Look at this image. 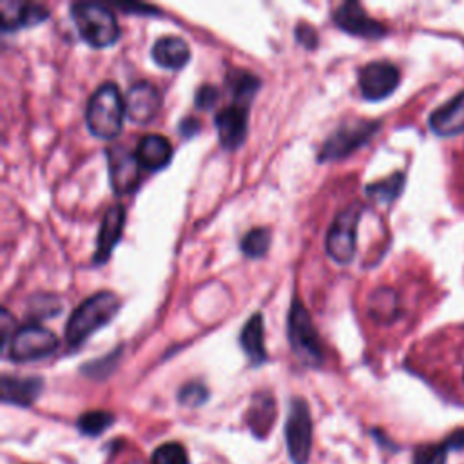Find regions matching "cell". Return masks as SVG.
Segmentation results:
<instances>
[{
	"label": "cell",
	"instance_id": "1",
	"mask_svg": "<svg viewBox=\"0 0 464 464\" xmlns=\"http://www.w3.org/2000/svg\"><path fill=\"white\" fill-rule=\"evenodd\" d=\"M120 308V299L111 290H100L83 299L65 323V341L69 346H78L94 330L107 324Z\"/></svg>",
	"mask_w": 464,
	"mask_h": 464
},
{
	"label": "cell",
	"instance_id": "2",
	"mask_svg": "<svg viewBox=\"0 0 464 464\" xmlns=\"http://www.w3.org/2000/svg\"><path fill=\"white\" fill-rule=\"evenodd\" d=\"M125 116V100L121 98L118 85L112 82L100 83L89 96L85 107V123L92 136L102 140L114 138Z\"/></svg>",
	"mask_w": 464,
	"mask_h": 464
},
{
	"label": "cell",
	"instance_id": "3",
	"mask_svg": "<svg viewBox=\"0 0 464 464\" xmlns=\"http://www.w3.org/2000/svg\"><path fill=\"white\" fill-rule=\"evenodd\" d=\"M69 13L80 38L89 45L107 47L118 40V22L107 5L96 2H74L69 7Z\"/></svg>",
	"mask_w": 464,
	"mask_h": 464
},
{
	"label": "cell",
	"instance_id": "4",
	"mask_svg": "<svg viewBox=\"0 0 464 464\" xmlns=\"http://www.w3.org/2000/svg\"><path fill=\"white\" fill-rule=\"evenodd\" d=\"M286 332L288 343L303 364L319 366L323 362V346L317 330L312 323L308 310L297 297H294L288 310Z\"/></svg>",
	"mask_w": 464,
	"mask_h": 464
},
{
	"label": "cell",
	"instance_id": "5",
	"mask_svg": "<svg viewBox=\"0 0 464 464\" xmlns=\"http://www.w3.org/2000/svg\"><path fill=\"white\" fill-rule=\"evenodd\" d=\"M379 129V121L375 120H362V118H350L343 121L330 136L323 141L321 150L317 154L319 161L328 160H343L352 154L355 149L364 145Z\"/></svg>",
	"mask_w": 464,
	"mask_h": 464
},
{
	"label": "cell",
	"instance_id": "6",
	"mask_svg": "<svg viewBox=\"0 0 464 464\" xmlns=\"http://www.w3.org/2000/svg\"><path fill=\"white\" fill-rule=\"evenodd\" d=\"M362 212L361 203H352L344 207L332 221L326 232V252L335 263H350L355 254L357 223Z\"/></svg>",
	"mask_w": 464,
	"mask_h": 464
},
{
	"label": "cell",
	"instance_id": "7",
	"mask_svg": "<svg viewBox=\"0 0 464 464\" xmlns=\"http://www.w3.org/2000/svg\"><path fill=\"white\" fill-rule=\"evenodd\" d=\"M56 346L58 339L49 328L38 323H27L16 328L5 350L9 359L16 362H29L47 357L56 350Z\"/></svg>",
	"mask_w": 464,
	"mask_h": 464
},
{
	"label": "cell",
	"instance_id": "8",
	"mask_svg": "<svg viewBox=\"0 0 464 464\" xmlns=\"http://www.w3.org/2000/svg\"><path fill=\"white\" fill-rule=\"evenodd\" d=\"M288 455L294 464H306L312 448V417L306 401L295 397L290 402L285 424Z\"/></svg>",
	"mask_w": 464,
	"mask_h": 464
},
{
	"label": "cell",
	"instance_id": "9",
	"mask_svg": "<svg viewBox=\"0 0 464 464\" xmlns=\"http://www.w3.org/2000/svg\"><path fill=\"white\" fill-rule=\"evenodd\" d=\"M111 187L116 194H129L140 181V161L125 145H111L105 149Z\"/></svg>",
	"mask_w": 464,
	"mask_h": 464
},
{
	"label": "cell",
	"instance_id": "10",
	"mask_svg": "<svg viewBox=\"0 0 464 464\" xmlns=\"http://www.w3.org/2000/svg\"><path fill=\"white\" fill-rule=\"evenodd\" d=\"M397 85H399V71L390 62L375 60L366 63L359 71L361 94L370 102H379L390 96Z\"/></svg>",
	"mask_w": 464,
	"mask_h": 464
},
{
	"label": "cell",
	"instance_id": "11",
	"mask_svg": "<svg viewBox=\"0 0 464 464\" xmlns=\"http://www.w3.org/2000/svg\"><path fill=\"white\" fill-rule=\"evenodd\" d=\"M214 123H216L219 143L225 149H237L246 138L248 107L232 102L218 111Z\"/></svg>",
	"mask_w": 464,
	"mask_h": 464
},
{
	"label": "cell",
	"instance_id": "12",
	"mask_svg": "<svg viewBox=\"0 0 464 464\" xmlns=\"http://www.w3.org/2000/svg\"><path fill=\"white\" fill-rule=\"evenodd\" d=\"M335 25L350 34L355 36H362V38H381L384 36L386 29L382 24H379L377 20L370 18L366 14V11L357 4V2H344L341 4L334 14H332Z\"/></svg>",
	"mask_w": 464,
	"mask_h": 464
},
{
	"label": "cell",
	"instance_id": "13",
	"mask_svg": "<svg viewBox=\"0 0 464 464\" xmlns=\"http://www.w3.org/2000/svg\"><path fill=\"white\" fill-rule=\"evenodd\" d=\"M125 114L134 123H147L160 109V92L150 82H134L125 94Z\"/></svg>",
	"mask_w": 464,
	"mask_h": 464
},
{
	"label": "cell",
	"instance_id": "14",
	"mask_svg": "<svg viewBox=\"0 0 464 464\" xmlns=\"http://www.w3.org/2000/svg\"><path fill=\"white\" fill-rule=\"evenodd\" d=\"M123 221H125V208L120 203H114L105 210L98 236H96V250H94V257H92L94 263L107 261V257L111 256L114 245L118 243V239L121 236Z\"/></svg>",
	"mask_w": 464,
	"mask_h": 464
},
{
	"label": "cell",
	"instance_id": "15",
	"mask_svg": "<svg viewBox=\"0 0 464 464\" xmlns=\"http://www.w3.org/2000/svg\"><path fill=\"white\" fill-rule=\"evenodd\" d=\"M49 11L42 4H22V2H2L0 5V27L13 31L18 27H31L47 18Z\"/></svg>",
	"mask_w": 464,
	"mask_h": 464
},
{
	"label": "cell",
	"instance_id": "16",
	"mask_svg": "<svg viewBox=\"0 0 464 464\" xmlns=\"http://www.w3.org/2000/svg\"><path fill=\"white\" fill-rule=\"evenodd\" d=\"M430 129L437 136H453L464 132V92L451 98L430 114Z\"/></svg>",
	"mask_w": 464,
	"mask_h": 464
},
{
	"label": "cell",
	"instance_id": "17",
	"mask_svg": "<svg viewBox=\"0 0 464 464\" xmlns=\"http://www.w3.org/2000/svg\"><path fill=\"white\" fill-rule=\"evenodd\" d=\"M140 165L147 170H160L172 158V145L165 136L145 134L134 150Z\"/></svg>",
	"mask_w": 464,
	"mask_h": 464
},
{
	"label": "cell",
	"instance_id": "18",
	"mask_svg": "<svg viewBox=\"0 0 464 464\" xmlns=\"http://www.w3.org/2000/svg\"><path fill=\"white\" fill-rule=\"evenodd\" d=\"M150 56L154 62L165 69H181L190 56L187 42L179 36H161L152 44Z\"/></svg>",
	"mask_w": 464,
	"mask_h": 464
},
{
	"label": "cell",
	"instance_id": "19",
	"mask_svg": "<svg viewBox=\"0 0 464 464\" xmlns=\"http://www.w3.org/2000/svg\"><path fill=\"white\" fill-rule=\"evenodd\" d=\"M239 344L248 357L250 364L257 366L266 359V350H265V323L263 315L259 312L252 314L250 319L243 324L239 332Z\"/></svg>",
	"mask_w": 464,
	"mask_h": 464
},
{
	"label": "cell",
	"instance_id": "20",
	"mask_svg": "<svg viewBox=\"0 0 464 464\" xmlns=\"http://www.w3.org/2000/svg\"><path fill=\"white\" fill-rule=\"evenodd\" d=\"M42 379L40 377H13L4 375L2 377V401L18 404V406H29L42 392Z\"/></svg>",
	"mask_w": 464,
	"mask_h": 464
},
{
	"label": "cell",
	"instance_id": "21",
	"mask_svg": "<svg viewBox=\"0 0 464 464\" xmlns=\"http://www.w3.org/2000/svg\"><path fill=\"white\" fill-rule=\"evenodd\" d=\"M276 419V402L272 395L256 393L248 410V426L257 437H265Z\"/></svg>",
	"mask_w": 464,
	"mask_h": 464
},
{
	"label": "cell",
	"instance_id": "22",
	"mask_svg": "<svg viewBox=\"0 0 464 464\" xmlns=\"http://www.w3.org/2000/svg\"><path fill=\"white\" fill-rule=\"evenodd\" d=\"M227 91L232 96V102L246 105L250 103V100L254 98V94L259 89V78L254 76L248 71H241V69H234L227 74Z\"/></svg>",
	"mask_w": 464,
	"mask_h": 464
},
{
	"label": "cell",
	"instance_id": "23",
	"mask_svg": "<svg viewBox=\"0 0 464 464\" xmlns=\"http://www.w3.org/2000/svg\"><path fill=\"white\" fill-rule=\"evenodd\" d=\"M404 185V174L402 172H395L384 179L373 181L370 185H366L364 192L370 199L377 201V203H392L402 190Z\"/></svg>",
	"mask_w": 464,
	"mask_h": 464
},
{
	"label": "cell",
	"instance_id": "24",
	"mask_svg": "<svg viewBox=\"0 0 464 464\" xmlns=\"http://www.w3.org/2000/svg\"><path fill=\"white\" fill-rule=\"evenodd\" d=\"M270 239H272V236H270L268 228H252L243 236L239 246L245 256L256 259V257H261L266 254V250L270 246Z\"/></svg>",
	"mask_w": 464,
	"mask_h": 464
},
{
	"label": "cell",
	"instance_id": "25",
	"mask_svg": "<svg viewBox=\"0 0 464 464\" xmlns=\"http://www.w3.org/2000/svg\"><path fill=\"white\" fill-rule=\"evenodd\" d=\"M370 312L379 321H390L397 312V297L392 290L381 288L370 299Z\"/></svg>",
	"mask_w": 464,
	"mask_h": 464
},
{
	"label": "cell",
	"instance_id": "26",
	"mask_svg": "<svg viewBox=\"0 0 464 464\" xmlns=\"http://www.w3.org/2000/svg\"><path fill=\"white\" fill-rule=\"evenodd\" d=\"M114 422V415L103 410H92L85 411L78 419V430L85 435H100Z\"/></svg>",
	"mask_w": 464,
	"mask_h": 464
},
{
	"label": "cell",
	"instance_id": "27",
	"mask_svg": "<svg viewBox=\"0 0 464 464\" xmlns=\"http://www.w3.org/2000/svg\"><path fill=\"white\" fill-rule=\"evenodd\" d=\"M152 464H188V455L179 442H165L152 453Z\"/></svg>",
	"mask_w": 464,
	"mask_h": 464
},
{
	"label": "cell",
	"instance_id": "28",
	"mask_svg": "<svg viewBox=\"0 0 464 464\" xmlns=\"http://www.w3.org/2000/svg\"><path fill=\"white\" fill-rule=\"evenodd\" d=\"M448 450L450 446L446 440L433 446H422L417 450L413 464H444Z\"/></svg>",
	"mask_w": 464,
	"mask_h": 464
},
{
	"label": "cell",
	"instance_id": "29",
	"mask_svg": "<svg viewBox=\"0 0 464 464\" xmlns=\"http://www.w3.org/2000/svg\"><path fill=\"white\" fill-rule=\"evenodd\" d=\"M207 395H208L207 388H205L201 382H196V381H194V382L185 384V386L179 390L178 399H179V402L185 404V406H199L201 402L207 401Z\"/></svg>",
	"mask_w": 464,
	"mask_h": 464
},
{
	"label": "cell",
	"instance_id": "30",
	"mask_svg": "<svg viewBox=\"0 0 464 464\" xmlns=\"http://www.w3.org/2000/svg\"><path fill=\"white\" fill-rule=\"evenodd\" d=\"M218 96H219V92H218V89L214 85H210V83L199 85L198 91H196V96H194L196 107L203 109V111L212 109L216 105V102H218Z\"/></svg>",
	"mask_w": 464,
	"mask_h": 464
},
{
	"label": "cell",
	"instance_id": "31",
	"mask_svg": "<svg viewBox=\"0 0 464 464\" xmlns=\"http://www.w3.org/2000/svg\"><path fill=\"white\" fill-rule=\"evenodd\" d=\"M295 40H297L303 47H306V49H315V47H317V42H319L315 29H314L310 24H306V22H299V24L295 25Z\"/></svg>",
	"mask_w": 464,
	"mask_h": 464
},
{
	"label": "cell",
	"instance_id": "32",
	"mask_svg": "<svg viewBox=\"0 0 464 464\" xmlns=\"http://www.w3.org/2000/svg\"><path fill=\"white\" fill-rule=\"evenodd\" d=\"M0 324H2V348L5 350L13 334L16 332L14 330V321L11 317V314L7 312V308H2V319H0Z\"/></svg>",
	"mask_w": 464,
	"mask_h": 464
},
{
	"label": "cell",
	"instance_id": "33",
	"mask_svg": "<svg viewBox=\"0 0 464 464\" xmlns=\"http://www.w3.org/2000/svg\"><path fill=\"white\" fill-rule=\"evenodd\" d=\"M198 130H199V121H198L196 118L187 116V118H183V120L179 121V134H181V136L188 138V136H194Z\"/></svg>",
	"mask_w": 464,
	"mask_h": 464
},
{
	"label": "cell",
	"instance_id": "34",
	"mask_svg": "<svg viewBox=\"0 0 464 464\" xmlns=\"http://www.w3.org/2000/svg\"><path fill=\"white\" fill-rule=\"evenodd\" d=\"M120 9H123V11H132V9H140L141 13H158L154 7H150V5H140V4H120L118 5Z\"/></svg>",
	"mask_w": 464,
	"mask_h": 464
}]
</instances>
